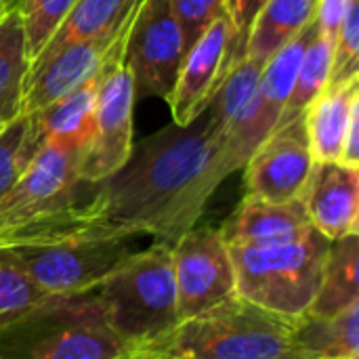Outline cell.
I'll use <instances>...</instances> for the list:
<instances>
[{
	"mask_svg": "<svg viewBox=\"0 0 359 359\" xmlns=\"http://www.w3.org/2000/svg\"><path fill=\"white\" fill-rule=\"evenodd\" d=\"M130 21L124 25V29L130 25ZM124 29H120L116 36L69 44L44 59L42 63L32 65L23 82L19 116H32L34 111L55 103L57 99L65 97L67 93L84 84L88 78H93L107 61L111 48L124 34Z\"/></svg>",
	"mask_w": 359,
	"mask_h": 359,
	"instance_id": "obj_14",
	"label": "cell"
},
{
	"mask_svg": "<svg viewBox=\"0 0 359 359\" xmlns=\"http://www.w3.org/2000/svg\"><path fill=\"white\" fill-rule=\"evenodd\" d=\"M107 320L126 345H160L183 322L172 244L154 242L122 261L97 288Z\"/></svg>",
	"mask_w": 359,
	"mask_h": 359,
	"instance_id": "obj_3",
	"label": "cell"
},
{
	"mask_svg": "<svg viewBox=\"0 0 359 359\" xmlns=\"http://www.w3.org/2000/svg\"><path fill=\"white\" fill-rule=\"evenodd\" d=\"M74 4L76 0H19L17 2V13L23 25L29 63L46 46V42L61 25V21L67 17Z\"/></svg>",
	"mask_w": 359,
	"mask_h": 359,
	"instance_id": "obj_27",
	"label": "cell"
},
{
	"mask_svg": "<svg viewBox=\"0 0 359 359\" xmlns=\"http://www.w3.org/2000/svg\"><path fill=\"white\" fill-rule=\"evenodd\" d=\"M328 246L318 229L280 246H227L238 297L278 316L301 318L318 294Z\"/></svg>",
	"mask_w": 359,
	"mask_h": 359,
	"instance_id": "obj_5",
	"label": "cell"
},
{
	"mask_svg": "<svg viewBox=\"0 0 359 359\" xmlns=\"http://www.w3.org/2000/svg\"><path fill=\"white\" fill-rule=\"evenodd\" d=\"M316 160L309 149L303 116L276 128L244 164L246 196L267 202L303 198Z\"/></svg>",
	"mask_w": 359,
	"mask_h": 359,
	"instance_id": "obj_13",
	"label": "cell"
},
{
	"mask_svg": "<svg viewBox=\"0 0 359 359\" xmlns=\"http://www.w3.org/2000/svg\"><path fill=\"white\" fill-rule=\"evenodd\" d=\"M332 42H328L320 32L313 34L311 42L305 48L301 65L297 69L292 90L286 99L284 111L276 128L290 124L292 120L301 118L305 109L313 103V99L328 86L330 67H332Z\"/></svg>",
	"mask_w": 359,
	"mask_h": 359,
	"instance_id": "obj_23",
	"label": "cell"
},
{
	"mask_svg": "<svg viewBox=\"0 0 359 359\" xmlns=\"http://www.w3.org/2000/svg\"><path fill=\"white\" fill-rule=\"evenodd\" d=\"M294 318H284L233 297L183 320L162 347L175 359H301Z\"/></svg>",
	"mask_w": 359,
	"mask_h": 359,
	"instance_id": "obj_4",
	"label": "cell"
},
{
	"mask_svg": "<svg viewBox=\"0 0 359 359\" xmlns=\"http://www.w3.org/2000/svg\"><path fill=\"white\" fill-rule=\"evenodd\" d=\"M137 236L76 229L8 248L25 273L48 294L95 290L122 261L139 248Z\"/></svg>",
	"mask_w": 359,
	"mask_h": 359,
	"instance_id": "obj_6",
	"label": "cell"
},
{
	"mask_svg": "<svg viewBox=\"0 0 359 359\" xmlns=\"http://www.w3.org/2000/svg\"><path fill=\"white\" fill-rule=\"evenodd\" d=\"M294 347L301 359H345L359 355V303L328 318H294Z\"/></svg>",
	"mask_w": 359,
	"mask_h": 359,
	"instance_id": "obj_20",
	"label": "cell"
},
{
	"mask_svg": "<svg viewBox=\"0 0 359 359\" xmlns=\"http://www.w3.org/2000/svg\"><path fill=\"white\" fill-rule=\"evenodd\" d=\"M301 200L313 229L330 242L358 233L359 166L341 160L316 162Z\"/></svg>",
	"mask_w": 359,
	"mask_h": 359,
	"instance_id": "obj_15",
	"label": "cell"
},
{
	"mask_svg": "<svg viewBox=\"0 0 359 359\" xmlns=\"http://www.w3.org/2000/svg\"><path fill=\"white\" fill-rule=\"evenodd\" d=\"M219 133L206 109L187 126L170 122L133 145L126 164L90 187L88 196L17 238L15 244L76 229L151 236L175 244L196 227L210 196L225 181L217 166Z\"/></svg>",
	"mask_w": 359,
	"mask_h": 359,
	"instance_id": "obj_1",
	"label": "cell"
},
{
	"mask_svg": "<svg viewBox=\"0 0 359 359\" xmlns=\"http://www.w3.org/2000/svg\"><path fill=\"white\" fill-rule=\"evenodd\" d=\"M316 8L318 0H267L250 25L244 57L265 67L280 48L316 19Z\"/></svg>",
	"mask_w": 359,
	"mask_h": 359,
	"instance_id": "obj_19",
	"label": "cell"
},
{
	"mask_svg": "<svg viewBox=\"0 0 359 359\" xmlns=\"http://www.w3.org/2000/svg\"><path fill=\"white\" fill-rule=\"evenodd\" d=\"M267 0H225L227 6V15L236 27L238 34V61L244 59V44L250 32V25L257 17V13L261 11V6Z\"/></svg>",
	"mask_w": 359,
	"mask_h": 359,
	"instance_id": "obj_30",
	"label": "cell"
},
{
	"mask_svg": "<svg viewBox=\"0 0 359 359\" xmlns=\"http://www.w3.org/2000/svg\"><path fill=\"white\" fill-rule=\"evenodd\" d=\"M238 34L229 15H221L185 53L172 97V122L187 126L204 114L227 69L238 65Z\"/></svg>",
	"mask_w": 359,
	"mask_h": 359,
	"instance_id": "obj_12",
	"label": "cell"
},
{
	"mask_svg": "<svg viewBox=\"0 0 359 359\" xmlns=\"http://www.w3.org/2000/svg\"><path fill=\"white\" fill-rule=\"evenodd\" d=\"M8 122H11V120H4V118H0V133L4 130V126H6Z\"/></svg>",
	"mask_w": 359,
	"mask_h": 359,
	"instance_id": "obj_34",
	"label": "cell"
},
{
	"mask_svg": "<svg viewBox=\"0 0 359 359\" xmlns=\"http://www.w3.org/2000/svg\"><path fill=\"white\" fill-rule=\"evenodd\" d=\"M124 349L97 290L48 294L0 332L2 359H118Z\"/></svg>",
	"mask_w": 359,
	"mask_h": 359,
	"instance_id": "obj_2",
	"label": "cell"
},
{
	"mask_svg": "<svg viewBox=\"0 0 359 359\" xmlns=\"http://www.w3.org/2000/svg\"><path fill=\"white\" fill-rule=\"evenodd\" d=\"M183 38V53L221 17L227 13L225 0H166Z\"/></svg>",
	"mask_w": 359,
	"mask_h": 359,
	"instance_id": "obj_29",
	"label": "cell"
},
{
	"mask_svg": "<svg viewBox=\"0 0 359 359\" xmlns=\"http://www.w3.org/2000/svg\"><path fill=\"white\" fill-rule=\"evenodd\" d=\"M261 74H263V67L246 57L238 65H233L231 69L225 72V76L208 105V111L212 116L219 137L236 122V118L242 114V109L255 97Z\"/></svg>",
	"mask_w": 359,
	"mask_h": 359,
	"instance_id": "obj_24",
	"label": "cell"
},
{
	"mask_svg": "<svg viewBox=\"0 0 359 359\" xmlns=\"http://www.w3.org/2000/svg\"><path fill=\"white\" fill-rule=\"evenodd\" d=\"M359 111V76L328 84L305 109V133L316 162L341 160L351 118Z\"/></svg>",
	"mask_w": 359,
	"mask_h": 359,
	"instance_id": "obj_17",
	"label": "cell"
},
{
	"mask_svg": "<svg viewBox=\"0 0 359 359\" xmlns=\"http://www.w3.org/2000/svg\"><path fill=\"white\" fill-rule=\"evenodd\" d=\"M183 38L166 0H141L130 21L122 63L133 76L135 99L170 101L183 63Z\"/></svg>",
	"mask_w": 359,
	"mask_h": 359,
	"instance_id": "obj_9",
	"label": "cell"
},
{
	"mask_svg": "<svg viewBox=\"0 0 359 359\" xmlns=\"http://www.w3.org/2000/svg\"><path fill=\"white\" fill-rule=\"evenodd\" d=\"M118 359H175L158 345H126Z\"/></svg>",
	"mask_w": 359,
	"mask_h": 359,
	"instance_id": "obj_32",
	"label": "cell"
},
{
	"mask_svg": "<svg viewBox=\"0 0 359 359\" xmlns=\"http://www.w3.org/2000/svg\"><path fill=\"white\" fill-rule=\"evenodd\" d=\"M359 238L349 233L345 238L332 240L322 269V280L318 294L307 309L311 316L328 318L345 311L353 303H359L358 286Z\"/></svg>",
	"mask_w": 359,
	"mask_h": 359,
	"instance_id": "obj_21",
	"label": "cell"
},
{
	"mask_svg": "<svg viewBox=\"0 0 359 359\" xmlns=\"http://www.w3.org/2000/svg\"><path fill=\"white\" fill-rule=\"evenodd\" d=\"M135 84L124 63L107 67L99 82L95 133L80 158V179L97 185L118 172L133 151Z\"/></svg>",
	"mask_w": 359,
	"mask_h": 359,
	"instance_id": "obj_11",
	"label": "cell"
},
{
	"mask_svg": "<svg viewBox=\"0 0 359 359\" xmlns=\"http://www.w3.org/2000/svg\"><path fill=\"white\" fill-rule=\"evenodd\" d=\"M172 271L181 320L238 297L233 261L219 229L191 227L185 231L172 244Z\"/></svg>",
	"mask_w": 359,
	"mask_h": 359,
	"instance_id": "obj_10",
	"label": "cell"
},
{
	"mask_svg": "<svg viewBox=\"0 0 359 359\" xmlns=\"http://www.w3.org/2000/svg\"><path fill=\"white\" fill-rule=\"evenodd\" d=\"M345 4H347V0H318V8H316L318 32L328 42H332V46H334L337 34H339V27H341Z\"/></svg>",
	"mask_w": 359,
	"mask_h": 359,
	"instance_id": "obj_31",
	"label": "cell"
},
{
	"mask_svg": "<svg viewBox=\"0 0 359 359\" xmlns=\"http://www.w3.org/2000/svg\"><path fill=\"white\" fill-rule=\"evenodd\" d=\"M355 76H359V0H347L332 48L328 84L345 82Z\"/></svg>",
	"mask_w": 359,
	"mask_h": 359,
	"instance_id": "obj_28",
	"label": "cell"
},
{
	"mask_svg": "<svg viewBox=\"0 0 359 359\" xmlns=\"http://www.w3.org/2000/svg\"><path fill=\"white\" fill-rule=\"evenodd\" d=\"M82 147L48 137L17 183L0 200V246L80 204L93 185L80 179Z\"/></svg>",
	"mask_w": 359,
	"mask_h": 359,
	"instance_id": "obj_7",
	"label": "cell"
},
{
	"mask_svg": "<svg viewBox=\"0 0 359 359\" xmlns=\"http://www.w3.org/2000/svg\"><path fill=\"white\" fill-rule=\"evenodd\" d=\"M345 359H359V355H351V358H345Z\"/></svg>",
	"mask_w": 359,
	"mask_h": 359,
	"instance_id": "obj_35",
	"label": "cell"
},
{
	"mask_svg": "<svg viewBox=\"0 0 359 359\" xmlns=\"http://www.w3.org/2000/svg\"><path fill=\"white\" fill-rule=\"evenodd\" d=\"M17 4H13V2H8V0H0V19L11 11V8H15Z\"/></svg>",
	"mask_w": 359,
	"mask_h": 359,
	"instance_id": "obj_33",
	"label": "cell"
},
{
	"mask_svg": "<svg viewBox=\"0 0 359 359\" xmlns=\"http://www.w3.org/2000/svg\"><path fill=\"white\" fill-rule=\"evenodd\" d=\"M139 2L141 0H76L67 17L55 29L46 46L29 63V67L42 63L69 44L116 36L133 19Z\"/></svg>",
	"mask_w": 359,
	"mask_h": 359,
	"instance_id": "obj_18",
	"label": "cell"
},
{
	"mask_svg": "<svg viewBox=\"0 0 359 359\" xmlns=\"http://www.w3.org/2000/svg\"><path fill=\"white\" fill-rule=\"evenodd\" d=\"M0 359H2V358H0Z\"/></svg>",
	"mask_w": 359,
	"mask_h": 359,
	"instance_id": "obj_37",
	"label": "cell"
},
{
	"mask_svg": "<svg viewBox=\"0 0 359 359\" xmlns=\"http://www.w3.org/2000/svg\"><path fill=\"white\" fill-rule=\"evenodd\" d=\"M42 145V139L32 130L27 116L13 118L0 133V200L23 175Z\"/></svg>",
	"mask_w": 359,
	"mask_h": 359,
	"instance_id": "obj_26",
	"label": "cell"
},
{
	"mask_svg": "<svg viewBox=\"0 0 359 359\" xmlns=\"http://www.w3.org/2000/svg\"><path fill=\"white\" fill-rule=\"evenodd\" d=\"M29 72L25 34L17 6L0 19V118L19 116L23 82Z\"/></svg>",
	"mask_w": 359,
	"mask_h": 359,
	"instance_id": "obj_22",
	"label": "cell"
},
{
	"mask_svg": "<svg viewBox=\"0 0 359 359\" xmlns=\"http://www.w3.org/2000/svg\"><path fill=\"white\" fill-rule=\"evenodd\" d=\"M8 2H13V4H17V2H19V0H8Z\"/></svg>",
	"mask_w": 359,
	"mask_h": 359,
	"instance_id": "obj_36",
	"label": "cell"
},
{
	"mask_svg": "<svg viewBox=\"0 0 359 359\" xmlns=\"http://www.w3.org/2000/svg\"><path fill=\"white\" fill-rule=\"evenodd\" d=\"M44 292L17 263L8 248L0 246V332L40 305Z\"/></svg>",
	"mask_w": 359,
	"mask_h": 359,
	"instance_id": "obj_25",
	"label": "cell"
},
{
	"mask_svg": "<svg viewBox=\"0 0 359 359\" xmlns=\"http://www.w3.org/2000/svg\"><path fill=\"white\" fill-rule=\"evenodd\" d=\"M316 32L318 23L313 19L297 38H292L265 63L255 97L248 101L236 122L219 137L217 166L223 179L244 168L255 149L276 130L305 48Z\"/></svg>",
	"mask_w": 359,
	"mask_h": 359,
	"instance_id": "obj_8",
	"label": "cell"
},
{
	"mask_svg": "<svg viewBox=\"0 0 359 359\" xmlns=\"http://www.w3.org/2000/svg\"><path fill=\"white\" fill-rule=\"evenodd\" d=\"M313 229L303 200L267 202L244 196L231 219L219 229L227 246H280L301 240Z\"/></svg>",
	"mask_w": 359,
	"mask_h": 359,
	"instance_id": "obj_16",
	"label": "cell"
}]
</instances>
